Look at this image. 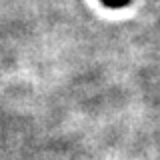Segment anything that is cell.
<instances>
[{"label":"cell","mask_w":160,"mask_h":160,"mask_svg":"<svg viewBox=\"0 0 160 160\" xmlns=\"http://www.w3.org/2000/svg\"><path fill=\"white\" fill-rule=\"evenodd\" d=\"M128 2L130 0H102V4L108 6V8H124Z\"/></svg>","instance_id":"1"}]
</instances>
